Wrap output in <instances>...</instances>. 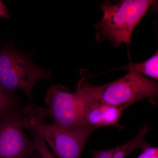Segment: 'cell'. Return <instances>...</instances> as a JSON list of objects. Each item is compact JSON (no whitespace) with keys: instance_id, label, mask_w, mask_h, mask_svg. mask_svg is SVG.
Instances as JSON below:
<instances>
[{"instance_id":"cell-1","label":"cell","mask_w":158,"mask_h":158,"mask_svg":"<svg viewBox=\"0 0 158 158\" xmlns=\"http://www.w3.org/2000/svg\"><path fill=\"white\" fill-rule=\"evenodd\" d=\"M49 70L39 68L31 58L18 51L11 44H3L0 50V87L9 93L14 94L18 89L24 91L30 105L34 104L32 91L40 80L49 79Z\"/></svg>"},{"instance_id":"cell-2","label":"cell","mask_w":158,"mask_h":158,"mask_svg":"<svg viewBox=\"0 0 158 158\" xmlns=\"http://www.w3.org/2000/svg\"><path fill=\"white\" fill-rule=\"evenodd\" d=\"M88 87L94 99L124 110L144 98L152 104L157 101L158 83L135 71L130 70L126 75L111 83Z\"/></svg>"},{"instance_id":"cell-3","label":"cell","mask_w":158,"mask_h":158,"mask_svg":"<svg viewBox=\"0 0 158 158\" xmlns=\"http://www.w3.org/2000/svg\"><path fill=\"white\" fill-rule=\"evenodd\" d=\"M83 92L78 86L77 91L70 93L62 85L52 86L48 90L45 102L48 108H37L31 105L24 112L38 121L44 122L49 116L53 123L65 127L84 126L82 118Z\"/></svg>"},{"instance_id":"cell-4","label":"cell","mask_w":158,"mask_h":158,"mask_svg":"<svg viewBox=\"0 0 158 158\" xmlns=\"http://www.w3.org/2000/svg\"><path fill=\"white\" fill-rule=\"evenodd\" d=\"M153 3L151 0H123L114 5L102 3V30L116 44L131 43L134 29Z\"/></svg>"},{"instance_id":"cell-5","label":"cell","mask_w":158,"mask_h":158,"mask_svg":"<svg viewBox=\"0 0 158 158\" xmlns=\"http://www.w3.org/2000/svg\"><path fill=\"white\" fill-rule=\"evenodd\" d=\"M25 114V128L40 136L58 158H81L87 140L97 129L90 125L68 127L54 123L46 124Z\"/></svg>"},{"instance_id":"cell-6","label":"cell","mask_w":158,"mask_h":158,"mask_svg":"<svg viewBox=\"0 0 158 158\" xmlns=\"http://www.w3.org/2000/svg\"><path fill=\"white\" fill-rule=\"evenodd\" d=\"M24 113L0 121V158H31L37 151L24 131Z\"/></svg>"},{"instance_id":"cell-7","label":"cell","mask_w":158,"mask_h":158,"mask_svg":"<svg viewBox=\"0 0 158 158\" xmlns=\"http://www.w3.org/2000/svg\"><path fill=\"white\" fill-rule=\"evenodd\" d=\"M149 130V126L145 125L139 129L137 135L133 139L118 147L113 148L112 158H127L133 151L138 148L148 147L150 144L145 140V137Z\"/></svg>"},{"instance_id":"cell-8","label":"cell","mask_w":158,"mask_h":158,"mask_svg":"<svg viewBox=\"0 0 158 158\" xmlns=\"http://www.w3.org/2000/svg\"><path fill=\"white\" fill-rule=\"evenodd\" d=\"M22 113L19 97L0 87V121Z\"/></svg>"},{"instance_id":"cell-9","label":"cell","mask_w":158,"mask_h":158,"mask_svg":"<svg viewBox=\"0 0 158 158\" xmlns=\"http://www.w3.org/2000/svg\"><path fill=\"white\" fill-rule=\"evenodd\" d=\"M158 54L157 51L152 57L141 63H131L122 69H129L137 72L143 75L153 79H158Z\"/></svg>"},{"instance_id":"cell-10","label":"cell","mask_w":158,"mask_h":158,"mask_svg":"<svg viewBox=\"0 0 158 158\" xmlns=\"http://www.w3.org/2000/svg\"><path fill=\"white\" fill-rule=\"evenodd\" d=\"M33 133L34 141L36 149L39 153L43 158H55L47 146L46 143L44 140L35 132L32 131Z\"/></svg>"},{"instance_id":"cell-11","label":"cell","mask_w":158,"mask_h":158,"mask_svg":"<svg viewBox=\"0 0 158 158\" xmlns=\"http://www.w3.org/2000/svg\"><path fill=\"white\" fill-rule=\"evenodd\" d=\"M141 153L136 158H158V148L151 145L142 148Z\"/></svg>"},{"instance_id":"cell-12","label":"cell","mask_w":158,"mask_h":158,"mask_svg":"<svg viewBox=\"0 0 158 158\" xmlns=\"http://www.w3.org/2000/svg\"><path fill=\"white\" fill-rule=\"evenodd\" d=\"M113 149L93 150L91 152L93 158H112Z\"/></svg>"},{"instance_id":"cell-13","label":"cell","mask_w":158,"mask_h":158,"mask_svg":"<svg viewBox=\"0 0 158 158\" xmlns=\"http://www.w3.org/2000/svg\"><path fill=\"white\" fill-rule=\"evenodd\" d=\"M9 17L10 15L6 9V6L2 1H0V18L7 19Z\"/></svg>"},{"instance_id":"cell-14","label":"cell","mask_w":158,"mask_h":158,"mask_svg":"<svg viewBox=\"0 0 158 158\" xmlns=\"http://www.w3.org/2000/svg\"><path fill=\"white\" fill-rule=\"evenodd\" d=\"M43 158L41 156V155H40V153L39 152H37L35 153V154H34V156H33L32 157V158Z\"/></svg>"}]
</instances>
